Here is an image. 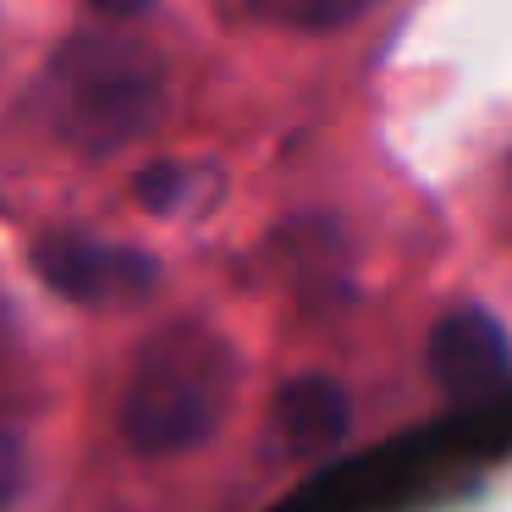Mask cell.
I'll return each instance as SVG.
<instances>
[{
    "label": "cell",
    "mask_w": 512,
    "mask_h": 512,
    "mask_svg": "<svg viewBox=\"0 0 512 512\" xmlns=\"http://www.w3.org/2000/svg\"><path fill=\"white\" fill-rule=\"evenodd\" d=\"M193 182H199L193 166H182V160H160V166L138 171V199H144V210H155V215H177L182 204L193 199Z\"/></svg>",
    "instance_id": "obj_7"
},
{
    "label": "cell",
    "mask_w": 512,
    "mask_h": 512,
    "mask_svg": "<svg viewBox=\"0 0 512 512\" xmlns=\"http://www.w3.org/2000/svg\"><path fill=\"white\" fill-rule=\"evenodd\" d=\"M28 479V446L17 430H0V512H12V501L23 496Z\"/></svg>",
    "instance_id": "obj_8"
},
{
    "label": "cell",
    "mask_w": 512,
    "mask_h": 512,
    "mask_svg": "<svg viewBox=\"0 0 512 512\" xmlns=\"http://www.w3.org/2000/svg\"><path fill=\"white\" fill-rule=\"evenodd\" d=\"M94 6H100L105 17H116V23H127V17H138L149 6V0H94Z\"/></svg>",
    "instance_id": "obj_9"
},
{
    "label": "cell",
    "mask_w": 512,
    "mask_h": 512,
    "mask_svg": "<svg viewBox=\"0 0 512 512\" xmlns=\"http://www.w3.org/2000/svg\"><path fill=\"white\" fill-rule=\"evenodd\" d=\"M380 0H248V12L259 23L298 28V34H331V28L358 23L364 12H375Z\"/></svg>",
    "instance_id": "obj_6"
},
{
    "label": "cell",
    "mask_w": 512,
    "mask_h": 512,
    "mask_svg": "<svg viewBox=\"0 0 512 512\" xmlns=\"http://www.w3.org/2000/svg\"><path fill=\"white\" fill-rule=\"evenodd\" d=\"M424 364L452 402L485 397L512 375V336L501 331L496 314H485L479 303H463V309L435 320L430 342H424Z\"/></svg>",
    "instance_id": "obj_4"
},
{
    "label": "cell",
    "mask_w": 512,
    "mask_h": 512,
    "mask_svg": "<svg viewBox=\"0 0 512 512\" xmlns=\"http://www.w3.org/2000/svg\"><path fill=\"white\" fill-rule=\"evenodd\" d=\"M237 353L215 325L171 320L133 353L122 380V441L138 457H182L199 452L226 424L237 397Z\"/></svg>",
    "instance_id": "obj_1"
},
{
    "label": "cell",
    "mask_w": 512,
    "mask_h": 512,
    "mask_svg": "<svg viewBox=\"0 0 512 512\" xmlns=\"http://www.w3.org/2000/svg\"><path fill=\"white\" fill-rule=\"evenodd\" d=\"M353 435V397L331 375H292L270 402V452L281 463L331 457Z\"/></svg>",
    "instance_id": "obj_5"
},
{
    "label": "cell",
    "mask_w": 512,
    "mask_h": 512,
    "mask_svg": "<svg viewBox=\"0 0 512 512\" xmlns=\"http://www.w3.org/2000/svg\"><path fill=\"white\" fill-rule=\"evenodd\" d=\"M39 105L67 149L89 160L122 155L166 116V61L122 28L78 34L50 56Z\"/></svg>",
    "instance_id": "obj_2"
},
{
    "label": "cell",
    "mask_w": 512,
    "mask_h": 512,
    "mask_svg": "<svg viewBox=\"0 0 512 512\" xmlns=\"http://www.w3.org/2000/svg\"><path fill=\"white\" fill-rule=\"evenodd\" d=\"M34 270L50 292L67 303H89V309H111V303H138L155 292L160 265L144 248L105 243L89 232H45L34 243Z\"/></svg>",
    "instance_id": "obj_3"
}]
</instances>
